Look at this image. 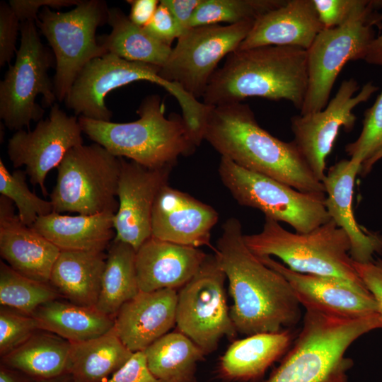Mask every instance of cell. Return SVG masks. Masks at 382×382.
Instances as JSON below:
<instances>
[{
  "instance_id": "37",
  "label": "cell",
  "mask_w": 382,
  "mask_h": 382,
  "mask_svg": "<svg viewBox=\"0 0 382 382\" xmlns=\"http://www.w3.org/2000/svg\"><path fill=\"white\" fill-rule=\"evenodd\" d=\"M37 330L40 329L32 316L1 306V357L21 345Z\"/></svg>"
},
{
  "instance_id": "13",
  "label": "cell",
  "mask_w": 382,
  "mask_h": 382,
  "mask_svg": "<svg viewBox=\"0 0 382 382\" xmlns=\"http://www.w3.org/2000/svg\"><path fill=\"white\" fill-rule=\"evenodd\" d=\"M254 22L204 25L187 30L161 67L160 76L179 84L197 99L202 98L219 62L238 48Z\"/></svg>"
},
{
  "instance_id": "19",
  "label": "cell",
  "mask_w": 382,
  "mask_h": 382,
  "mask_svg": "<svg viewBox=\"0 0 382 382\" xmlns=\"http://www.w3.org/2000/svg\"><path fill=\"white\" fill-rule=\"evenodd\" d=\"M177 301V289L139 291L118 311L113 331L133 353L144 351L176 324Z\"/></svg>"
},
{
  "instance_id": "31",
  "label": "cell",
  "mask_w": 382,
  "mask_h": 382,
  "mask_svg": "<svg viewBox=\"0 0 382 382\" xmlns=\"http://www.w3.org/2000/svg\"><path fill=\"white\" fill-rule=\"evenodd\" d=\"M143 352L149 371L163 382H195L197 364L206 354L179 330L163 335Z\"/></svg>"
},
{
  "instance_id": "15",
  "label": "cell",
  "mask_w": 382,
  "mask_h": 382,
  "mask_svg": "<svg viewBox=\"0 0 382 382\" xmlns=\"http://www.w3.org/2000/svg\"><path fill=\"white\" fill-rule=\"evenodd\" d=\"M82 129L76 116L68 115L57 103L49 116L40 120L30 132L16 131L9 139L7 154L13 167L25 166L33 185L47 195L45 181L48 173L57 168L65 154L83 144Z\"/></svg>"
},
{
  "instance_id": "34",
  "label": "cell",
  "mask_w": 382,
  "mask_h": 382,
  "mask_svg": "<svg viewBox=\"0 0 382 382\" xmlns=\"http://www.w3.org/2000/svg\"><path fill=\"white\" fill-rule=\"evenodd\" d=\"M287 0H202L190 28L221 22L236 24L255 21L267 12L284 5Z\"/></svg>"
},
{
  "instance_id": "48",
  "label": "cell",
  "mask_w": 382,
  "mask_h": 382,
  "mask_svg": "<svg viewBox=\"0 0 382 382\" xmlns=\"http://www.w3.org/2000/svg\"><path fill=\"white\" fill-rule=\"evenodd\" d=\"M382 158V149L377 152L374 156H373L371 158H369L368 161L364 162L360 167L359 173V174L364 176L367 175L371 170L372 169V167L380 159Z\"/></svg>"
},
{
  "instance_id": "47",
  "label": "cell",
  "mask_w": 382,
  "mask_h": 382,
  "mask_svg": "<svg viewBox=\"0 0 382 382\" xmlns=\"http://www.w3.org/2000/svg\"><path fill=\"white\" fill-rule=\"evenodd\" d=\"M20 374V371L1 364L0 382H26L27 376L23 377Z\"/></svg>"
},
{
  "instance_id": "35",
  "label": "cell",
  "mask_w": 382,
  "mask_h": 382,
  "mask_svg": "<svg viewBox=\"0 0 382 382\" xmlns=\"http://www.w3.org/2000/svg\"><path fill=\"white\" fill-rule=\"evenodd\" d=\"M26 173L16 170L12 173L0 159V193L15 204L21 221L31 227L36 220L53 212L50 201L37 197L26 183Z\"/></svg>"
},
{
  "instance_id": "46",
  "label": "cell",
  "mask_w": 382,
  "mask_h": 382,
  "mask_svg": "<svg viewBox=\"0 0 382 382\" xmlns=\"http://www.w3.org/2000/svg\"><path fill=\"white\" fill-rule=\"evenodd\" d=\"M364 60L371 64L382 66V33L371 42Z\"/></svg>"
},
{
  "instance_id": "42",
  "label": "cell",
  "mask_w": 382,
  "mask_h": 382,
  "mask_svg": "<svg viewBox=\"0 0 382 382\" xmlns=\"http://www.w3.org/2000/svg\"><path fill=\"white\" fill-rule=\"evenodd\" d=\"M354 267L359 278L374 299L378 313L382 318V259L366 263L353 261Z\"/></svg>"
},
{
  "instance_id": "27",
  "label": "cell",
  "mask_w": 382,
  "mask_h": 382,
  "mask_svg": "<svg viewBox=\"0 0 382 382\" xmlns=\"http://www.w3.org/2000/svg\"><path fill=\"white\" fill-rule=\"evenodd\" d=\"M38 328L54 333L70 342L101 336L114 326V318L96 306H83L57 299L39 306L32 314Z\"/></svg>"
},
{
  "instance_id": "25",
  "label": "cell",
  "mask_w": 382,
  "mask_h": 382,
  "mask_svg": "<svg viewBox=\"0 0 382 382\" xmlns=\"http://www.w3.org/2000/svg\"><path fill=\"white\" fill-rule=\"evenodd\" d=\"M106 259L104 251L61 250L49 282L60 298L76 305L96 306Z\"/></svg>"
},
{
  "instance_id": "10",
  "label": "cell",
  "mask_w": 382,
  "mask_h": 382,
  "mask_svg": "<svg viewBox=\"0 0 382 382\" xmlns=\"http://www.w3.org/2000/svg\"><path fill=\"white\" fill-rule=\"evenodd\" d=\"M223 185L236 202L257 209L265 218L289 224L307 233L331 219L325 192H305L271 178L245 169L221 156L218 168Z\"/></svg>"
},
{
  "instance_id": "40",
  "label": "cell",
  "mask_w": 382,
  "mask_h": 382,
  "mask_svg": "<svg viewBox=\"0 0 382 382\" xmlns=\"http://www.w3.org/2000/svg\"><path fill=\"white\" fill-rule=\"evenodd\" d=\"M143 29L156 41L170 47L183 34L173 16L161 1L153 18Z\"/></svg>"
},
{
  "instance_id": "38",
  "label": "cell",
  "mask_w": 382,
  "mask_h": 382,
  "mask_svg": "<svg viewBox=\"0 0 382 382\" xmlns=\"http://www.w3.org/2000/svg\"><path fill=\"white\" fill-rule=\"evenodd\" d=\"M324 28L347 23L356 14L375 5L378 0H313Z\"/></svg>"
},
{
  "instance_id": "23",
  "label": "cell",
  "mask_w": 382,
  "mask_h": 382,
  "mask_svg": "<svg viewBox=\"0 0 382 382\" xmlns=\"http://www.w3.org/2000/svg\"><path fill=\"white\" fill-rule=\"evenodd\" d=\"M360 167L350 160H341L328 169L323 183L326 209L330 219L347 234L351 258L357 262L366 263L374 260L375 253L382 252V236L364 229L354 216L353 189Z\"/></svg>"
},
{
  "instance_id": "24",
  "label": "cell",
  "mask_w": 382,
  "mask_h": 382,
  "mask_svg": "<svg viewBox=\"0 0 382 382\" xmlns=\"http://www.w3.org/2000/svg\"><path fill=\"white\" fill-rule=\"evenodd\" d=\"M114 213L69 216L52 212L31 226L60 250L104 251L115 237Z\"/></svg>"
},
{
  "instance_id": "1",
  "label": "cell",
  "mask_w": 382,
  "mask_h": 382,
  "mask_svg": "<svg viewBox=\"0 0 382 382\" xmlns=\"http://www.w3.org/2000/svg\"><path fill=\"white\" fill-rule=\"evenodd\" d=\"M243 236L240 221L229 218L214 248L228 281L233 301L230 316L237 332L249 336L296 325L301 317L300 303L291 285L248 248Z\"/></svg>"
},
{
  "instance_id": "2",
  "label": "cell",
  "mask_w": 382,
  "mask_h": 382,
  "mask_svg": "<svg viewBox=\"0 0 382 382\" xmlns=\"http://www.w3.org/2000/svg\"><path fill=\"white\" fill-rule=\"evenodd\" d=\"M203 138L245 169L301 192H325L294 141H283L262 128L248 104L209 106Z\"/></svg>"
},
{
  "instance_id": "30",
  "label": "cell",
  "mask_w": 382,
  "mask_h": 382,
  "mask_svg": "<svg viewBox=\"0 0 382 382\" xmlns=\"http://www.w3.org/2000/svg\"><path fill=\"white\" fill-rule=\"evenodd\" d=\"M108 23L112 28L110 33L97 37L98 44L108 52L160 67L166 63L172 47L150 37L120 8H109Z\"/></svg>"
},
{
  "instance_id": "16",
  "label": "cell",
  "mask_w": 382,
  "mask_h": 382,
  "mask_svg": "<svg viewBox=\"0 0 382 382\" xmlns=\"http://www.w3.org/2000/svg\"><path fill=\"white\" fill-rule=\"evenodd\" d=\"M120 158L114 240L128 243L137 251L151 236L154 204L159 190L168 184L173 167L152 169Z\"/></svg>"
},
{
  "instance_id": "22",
  "label": "cell",
  "mask_w": 382,
  "mask_h": 382,
  "mask_svg": "<svg viewBox=\"0 0 382 382\" xmlns=\"http://www.w3.org/2000/svg\"><path fill=\"white\" fill-rule=\"evenodd\" d=\"M324 29L313 0H287L256 19L236 50L291 46L307 50Z\"/></svg>"
},
{
  "instance_id": "8",
  "label": "cell",
  "mask_w": 382,
  "mask_h": 382,
  "mask_svg": "<svg viewBox=\"0 0 382 382\" xmlns=\"http://www.w3.org/2000/svg\"><path fill=\"white\" fill-rule=\"evenodd\" d=\"M107 4L101 0H81L66 12L43 7L36 26L47 40L55 58L54 91L64 101L76 76L92 59L108 53L96 35L97 28L108 23Z\"/></svg>"
},
{
  "instance_id": "17",
  "label": "cell",
  "mask_w": 382,
  "mask_h": 382,
  "mask_svg": "<svg viewBox=\"0 0 382 382\" xmlns=\"http://www.w3.org/2000/svg\"><path fill=\"white\" fill-rule=\"evenodd\" d=\"M257 257L285 277L298 301L306 310L343 318L378 313L377 304L365 286L337 278L296 272L270 256Z\"/></svg>"
},
{
  "instance_id": "5",
  "label": "cell",
  "mask_w": 382,
  "mask_h": 382,
  "mask_svg": "<svg viewBox=\"0 0 382 382\" xmlns=\"http://www.w3.org/2000/svg\"><path fill=\"white\" fill-rule=\"evenodd\" d=\"M243 238L255 255L276 256L296 272L365 286L354 267L347 234L332 219L309 232L292 233L265 218L260 232L244 235Z\"/></svg>"
},
{
  "instance_id": "41",
  "label": "cell",
  "mask_w": 382,
  "mask_h": 382,
  "mask_svg": "<svg viewBox=\"0 0 382 382\" xmlns=\"http://www.w3.org/2000/svg\"><path fill=\"white\" fill-rule=\"evenodd\" d=\"M105 382H163L149 371L143 351L134 352L131 358Z\"/></svg>"
},
{
  "instance_id": "43",
  "label": "cell",
  "mask_w": 382,
  "mask_h": 382,
  "mask_svg": "<svg viewBox=\"0 0 382 382\" xmlns=\"http://www.w3.org/2000/svg\"><path fill=\"white\" fill-rule=\"evenodd\" d=\"M80 1L81 0H10L8 4L21 23L29 20L35 21L40 8L43 7L58 9L77 6Z\"/></svg>"
},
{
  "instance_id": "20",
  "label": "cell",
  "mask_w": 382,
  "mask_h": 382,
  "mask_svg": "<svg viewBox=\"0 0 382 382\" xmlns=\"http://www.w3.org/2000/svg\"><path fill=\"white\" fill-rule=\"evenodd\" d=\"M60 249L23 224L11 200L0 197V254L13 270L32 279L49 282Z\"/></svg>"
},
{
  "instance_id": "14",
  "label": "cell",
  "mask_w": 382,
  "mask_h": 382,
  "mask_svg": "<svg viewBox=\"0 0 382 382\" xmlns=\"http://www.w3.org/2000/svg\"><path fill=\"white\" fill-rule=\"evenodd\" d=\"M359 88L354 79L344 80L324 109L291 117L293 141L315 177L322 183L326 158L340 128L350 131L354 127L357 117L353 109L367 101L378 87L368 82L354 95Z\"/></svg>"
},
{
  "instance_id": "45",
  "label": "cell",
  "mask_w": 382,
  "mask_h": 382,
  "mask_svg": "<svg viewBox=\"0 0 382 382\" xmlns=\"http://www.w3.org/2000/svg\"><path fill=\"white\" fill-rule=\"evenodd\" d=\"M131 9L128 16L130 21L139 27L146 25L153 18L160 1L157 0H127Z\"/></svg>"
},
{
  "instance_id": "32",
  "label": "cell",
  "mask_w": 382,
  "mask_h": 382,
  "mask_svg": "<svg viewBox=\"0 0 382 382\" xmlns=\"http://www.w3.org/2000/svg\"><path fill=\"white\" fill-rule=\"evenodd\" d=\"M136 252L129 244L115 240L108 248L96 308L113 318L121 306L140 291L137 277Z\"/></svg>"
},
{
  "instance_id": "6",
  "label": "cell",
  "mask_w": 382,
  "mask_h": 382,
  "mask_svg": "<svg viewBox=\"0 0 382 382\" xmlns=\"http://www.w3.org/2000/svg\"><path fill=\"white\" fill-rule=\"evenodd\" d=\"M160 69L144 62L128 61L108 52L92 59L81 69L64 103L76 115L110 122L112 112L105 102L108 93L135 81H147L161 86L174 96L188 126L199 129L204 121L208 107L179 84L161 78Z\"/></svg>"
},
{
  "instance_id": "33",
  "label": "cell",
  "mask_w": 382,
  "mask_h": 382,
  "mask_svg": "<svg viewBox=\"0 0 382 382\" xmlns=\"http://www.w3.org/2000/svg\"><path fill=\"white\" fill-rule=\"evenodd\" d=\"M60 298L50 282L26 277L0 262V303L30 315L41 305Z\"/></svg>"
},
{
  "instance_id": "4",
  "label": "cell",
  "mask_w": 382,
  "mask_h": 382,
  "mask_svg": "<svg viewBox=\"0 0 382 382\" xmlns=\"http://www.w3.org/2000/svg\"><path fill=\"white\" fill-rule=\"evenodd\" d=\"M135 121L118 123L80 116L82 132L117 157H126L143 166L173 167L180 156L199 146L183 116L165 117V105L156 94L146 96Z\"/></svg>"
},
{
  "instance_id": "21",
  "label": "cell",
  "mask_w": 382,
  "mask_h": 382,
  "mask_svg": "<svg viewBox=\"0 0 382 382\" xmlns=\"http://www.w3.org/2000/svg\"><path fill=\"white\" fill-rule=\"evenodd\" d=\"M207 256L198 248L151 236L136 252L139 291L180 289L195 275Z\"/></svg>"
},
{
  "instance_id": "9",
  "label": "cell",
  "mask_w": 382,
  "mask_h": 382,
  "mask_svg": "<svg viewBox=\"0 0 382 382\" xmlns=\"http://www.w3.org/2000/svg\"><path fill=\"white\" fill-rule=\"evenodd\" d=\"M21 43L13 64L0 83V117L11 130L28 127L42 120L45 110L36 102L52 107L57 100L49 69L55 64L52 51L40 40L35 21L21 23Z\"/></svg>"
},
{
  "instance_id": "3",
  "label": "cell",
  "mask_w": 382,
  "mask_h": 382,
  "mask_svg": "<svg viewBox=\"0 0 382 382\" xmlns=\"http://www.w3.org/2000/svg\"><path fill=\"white\" fill-rule=\"evenodd\" d=\"M308 87L307 51L291 46L236 50L212 75L202 96L214 107L248 97L284 99L301 110Z\"/></svg>"
},
{
  "instance_id": "39",
  "label": "cell",
  "mask_w": 382,
  "mask_h": 382,
  "mask_svg": "<svg viewBox=\"0 0 382 382\" xmlns=\"http://www.w3.org/2000/svg\"><path fill=\"white\" fill-rule=\"evenodd\" d=\"M21 21L8 3H0V66L9 63L16 48Z\"/></svg>"
},
{
  "instance_id": "29",
  "label": "cell",
  "mask_w": 382,
  "mask_h": 382,
  "mask_svg": "<svg viewBox=\"0 0 382 382\" xmlns=\"http://www.w3.org/2000/svg\"><path fill=\"white\" fill-rule=\"evenodd\" d=\"M113 331L71 342L67 374L74 382H105L132 356Z\"/></svg>"
},
{
  "instance_id": "12",
  "label": "cell",
  "mask_w": 382,
  "mask_h": 382,
  "mask_svg": "<svg viewBox=\"0 0 382 382\" xmlns=\"http://www.w3.org/2000/svg\"><path fill=\"white\" fill-rule=\"evenodd\" d=\"M226 277L216 256L207 255L195 275L178 291L176 325L207 354L223 337L238 333L230 316L224 282Z\"/></svg>"
},
{
  "instance_id": "36",
  "label": "cell",
  "mask_w": 382,
  "mask_h": 382,
  "mask_svg": "<svg viewBox=\"0 0 382 382\" xmlns=\"http://www.w3.org/2000/svg\"><path fill=\"white\" fill-rule=\"evenodd\" d=\"M382 149V91L374 105L364 113L363 127L359 137L347 144L350 161L361 165Z\"/></svg>"
},
{
  "instance_id": "11",
  "label": "cell",
  "mask_w": 382,
  "mask_h": 382,
  "mask_svg": "<svg viewBox=\"0 0 382 382\" xmlns=\"http://www.w3.org/2000/svg\"><path fill=\"white\" fill-rule=\"evenodd\" d=\"M382 0L345 24L324 28L307 51L308 87L301 115L322 110L328 103L335 80L349 61L365 59L375 38L374 26L382 27Z\"/></svg>"
},
{
  "instance_id": "28",
  "label": "cell",
  "mask_w": 382,
  "mask_h": 382,
  "mask_svg": "<svg viewBox=\"0 0 382 382\" xmlns=\"http://www.w3.org/2000/svg\"><path fill=\"white\" fill-rule=\"evenodd\" d=\"M71 342L49 331L37 330L24 343L1 357L2 364L36 381L67 374Z\"/></svg>"
},
{
  "instance_id": "7",
  "label": "cell",
  "mask_w": 382,
  "mask_h": 382,
  "mask_svg": "<svg viewBox=\"0 0 382 382\" xmlns=\"http://www.w3.org/2000/svg\"><path fill=\"white\" fill-rule=\"evenodd\" d=\"M50 197L53 212L116 214L120 158L97 143L71 149L57 166Z\"/></svg>"
},
{
  "instance_id": "44",
  "label": "cell",
  "mask_w": 382,
  "mask_h": 382,
  "mask_svg": "<svg viewBox=\"0 0 382 382\" xmlns=\"http://www.w3.org/2000/svg\"><path fill=\"white\" fill-rule=\"evenodd\" d=\"M202 0H161L170 11L183 33L190 29L195 12Z\"/></svg>"
},
{
  "instance_id": "26",
  "label": "cell",
  "mask_w": 382,
  "mask_h": 382,
  "mask_svg": "<svg viewBox=\"0 0 382 382\" xmlns=\"http://www.w3.org/2000/svg\"><path fill=\"white\" fill-rule=\"evenodd\" d=\"M291 338V332L283 330L234 340L220 359L219 373L229 381L255 380L285 353Z\"/></svg>"
},
{
  "instance_id": "49",
  "label": "cell",
  "mask_w": 382,
  "mask_h": 382,
  "mask_svg": "<svg viewBox=\"0 0 382 382\" xmlns=\"http://www.w3.org/2000/svg\"><path fill=\"white\" fill-rule=\"evenodd\" d=\"M35 382H74L71 376L68 374H64L61 376L42 381H36Z\"/></svg>"
},
{
  "instance_id": "18",
  "label": "cell",
  "mask_w": 382,
  "mask_h": 382,
  "mask_svg": "<svg viewBox=\"0 0 382 382\" xmlns=\"http://www.w3.org/2000/svg\"><path fill=\"white\" fill-rule=\"evenodd\" d=\"M219 220L212 206L165 185L152 210L151 236L182 245H210L211 231Z\"/></svg>"
}]
</instances>
